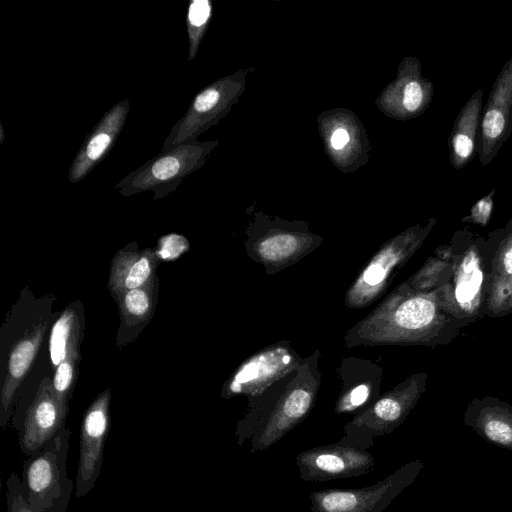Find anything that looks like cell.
<instances>
[{
  "label": "cell",
  "instance_id": "cell-1",
  "mask_svg": "<svg viewBox=\"0 0 512 512\" xmlns=\"http://www.w3.org/2000/svg\"><path fill=\"white\" fill-rule=\"evenodd\" d=\"M449 244L451 270L437 291L445 309L469 325L483 317L492 276L494 239L491 232L485 238L464 228L453 234Z\"/></svg>",
  "mask_w": 512,
  "mask_h": 512
},
{
  "label": "cell",
  "instance_id": "cell-2",
  "mask_svg": "<svg viewBox=\"0 0 512 512\" xmlns=\"http://www.w3.org/2000/svg\"><path fill=\"white\" fill-rule=\"evenodd\" d=\"M70 436L63 428L23 462V490L36 512L69 503L74 488L66 470Z\"/></svg>",
  "mask_w": 512,
  "mask_h": 512
},
{
  "label": "cell",
  "instance_id": "cell-3",
  "mask_svg": "<svg viewBox=\"0 0 512 512\" xmlns=\"http://www.w3.org/2000/svg\"><path fill=\"white\" fill-rule=\"evenodd\" d=\"M423 468V461L417 459L367 487L312 491L310 509L312 512H384Z\"/></svg>",
  "mask_w": 512,
  "mask_h": 512
},
{
  "label": "cell",
  "instance_id": "cell-4",
  "mask_svg": "<svg viewBox=\"0 0 512 512\" xmlns=\"http://www.w3.org/2000/svg\"><path fill=\"white\" fill-rule=\"evenodd\" d=\"M206 154L205 143L189 142L145 162L115 184L120 195L130 196L145 191L153 192V199L173 192L193 171L198 169Z\"/></svg>",
  "mask_w": 512,
  "mask_h": 512
},
{
  "label": "cell",
  "instance_id": "cell-5",
  "mask_svg": "<svg viewBox=\"0 0 512 512\" xmlns=\"http://www.w3.org/2000/svg\"><path fill=\"white\" fill-rule=\"evenodd\" d=\"M426 378L420 374L400 393L378 400L366 414L345 427L338 443L363 450L371 448L376 437L391 433L404 421L425 390Z\"/></svg>",
  "mask_w": 512,
  "mask_h": 512
},
{
  "label": "cell",
  "instance_id": "cell-6",
  "mask_svg": "<svg viewBox=\"0 0 512 512\" xmlns=\"http://www.w3.org/2000/svg\"><path fill=\"white\" fill-rule=\"evenodd\" d=\"M296 465L302 480L324 482L368 474L374 470L376 461L367 450L337 442L300 452Z\"/></svg>",
  "mask_w": 512,
  "mask_h": 512
},
{
  "label": "cell",
  "instance_id": "cell-7",
  "mask_svg": "<svg viewBox=\"0 0 512 512\" xmlns=\"http://www.w3.org/2000/svg\"><path fill=\"white\" fill-rule=\"evenodd\" d=\"M512 133V56L499 72L483 107L478 153L482 166L498 154Z\"/></svg>",
  "mask_w": 512,
  "mask_h": 512
},
{
  "label": "cell",
  "instance_id": "cell-8",
  "mask_svg": "<svg viewBox=\"0 0 512 512\" xmlns=\"http://www.w3.org/2000/svg\"><path fill=\"white\" fill-rule=\"evenodd\" d=\"M110 399V391L105 390L85 411L81 425L76 497H83L89 493L100 475L104 445L110 425Z\"/></svg>",
  "mask_w": 512,
  "mask_h": 512
},
{
  "label": "cell",
  "instance_id": "cell-9",
  "mask_svg": "<svg viewBox=\"0 0 512 512\" xmlns=\"http://www.w3.org/2000/svg\"><path fill=\"white\" fill-rule=\"evenodd\" d=\"M68 406L64 405L53 390L52 380L44 378L32 402L28 405L21 429L19 446L30 456L65 428Z\"/></svg>",
  "mask_w": 512,
  "mask_h": 512
},
{
  "label": "cell",
  "instance_id": "cell-10",
  "mask_svg": "<svg viewBox=\"0 0 512 512\" xmlns=\"http://www.w3.org/2000/svg\"><path fill=\"white\" fill-rule=\"evenodd\" d=\"M130 110L128 98L115 104L86 136L69 169L68 179L74 184L83 180L113 148L125 125Z\"/></svg>",
  "mask_w": 512,
  "mask_h": 512
},
{
  "label": "cell",
  "instance_id": "cell-11",
  "mask_svg": "<svg viewBox=\"0 0 512 512\" xmlns=\"http://www.w3.org/2000/svg\"><path fill=\"white\" fill-rule=\"evenodd\" d=\"M463 422L485 441L512 451V405L487 395L467 405Z\"/></svg>",
  "mask_w": 512,
  "mask_h": 512
},
{
  "label": "cell",
  "instance_id": "cell-12",
  "mask_svg": "<svg viewBox=\"0 0 512 512\" xmlns=\"http://www.w3.org/2000/svg\"><path fill=\"white\" fill-rule=\"evenodd\" d=\"M483 91L478 88L458 113L449 137V158L456 170L464 168L478 152Z\"/></svg>",
  "mask_w": 512,
  "mask_h": 512
},
{
  "label": "cell",
  "instance_id": "cell-13",
  "mask_svg": "<svg viewBox=\"0 0 512 512\" xmlns=\"http://www.w3.org/2000/svg\"><path fill=\"white\" fill-rule=\"evenodd\" d=\"M45 330L46 325L35 327L32 333L19 339L10 352L7 375L1 391L0 425L2 428H5L8 423L14 394L33 363Z\"/></svg>",
  "mask_w": 512,
  "mask_h": 512
},
{
  "label": "cell",
  "instance_id": "cell-14",
  "mask_svg": "<svg viewBox=\"0 0 512 512\" xmlns=\"http://www.w3.org/2000/svg\"><path fill=\"white\" fill-rule=\"evenodd\" d=\"M159 262L152 249L141 251L128 247L119 250L111 264L108 286L111 294L128 291L145 285L155 277Z\"/></svg>",
  "mask_w": 512,
  "mask_h": 512
},
{
  "label": "cell",
  "instance_id": "cell-15",
  "mask_svg": "<svg viewBox=\"0 0 512 512\" xmlns=\"http://www.w3.org/2000/svg\"><path fill=\"white\" fill-rule=\"evenodd\" d=\"M119 305L122 324L127 328L145 325L156 302V276L143 286L113 295Z\"/></svg>",
  "mask_w": 512,
  "mask_h": 512
},
{
  "label": "cell",
  "instance_id": "cell-16",
  "mask_svg": "<svg viewBox=\"0 0 512 512\" xmlns=\"http://www.w3.org/2000/svg\"><path fill=\"white\" fill-rule=\"evenodd\" d=\"M80 327L79 315L70 307L54 323L49 342L50 358L54 367L79 353Z\"/></svg>",
  "mask_w": 512,
  "mask_h": 512
},
{
  "label": "cell",
  "instance_id": "cell-17",
  "mask_svg": "<svg viewBox=\"0 0 512 512\" xmlns=\"http://www.w3.org/2000/svg\"><path fill=\"white\" fill-rule=\"evenodd\" d=\"M451 245L439 246L421 270L414 276L412 285L417 292L428 293L441 287L451 270Z\"/></svg>",
  "mask_w": 512,
  "mask_h": 512
},
{
  "label": "cell",
  "instance_id": "cell-18",
  "mask_svg": "<svg viewBox=\"0 0 512 512\" xmlns=\"http://www.w3.org/2000/svg\"><path fill=\"white\" fill-rule=\"evenodd\" d=\"M494 249L491 278L512 279V218L505 227L491 231Z\"/></svg>",
  "mask_w": 512,
  "mask_h": 512
},
{
  "label": "cell",
  "instance_id": "cell-19",
  "mask_svg": "<svg viewBox=\"0 0 512 512\" xmlns=\"http://www.w3.org/2000/svg\"><path fill=\"white\" fill-rule=\"evenodd\" d=\"M211 14L208 0H193L190 2L187 14V31L189 36L188 60L195 57L202 30L205 28Z\"/></svg>",
  "mask_w": 512,
  "mask_h": 512
},
{
  "label": "cell",
  "instance_id": "cell-20",
  "mask_svg": "<svg viewBox=\"0 0 512 512\" xmlns=\"http://www.w3.org/2000/svg\"><path fill=\"white\" fill-rule=\"evenodd\" d=\"M79 360V353L70 356L56 367L53 376V390L58 399L66 406H68V402L73 392Z\"/></svg>",
  "mask_w": 512,
  "mask_h": 512
},
{
  "label": "cell",
  "instance_id": "cell-21",
  "mask_svg": "<svg viewBox=\"0 0 512 512\" xmlns=\"http://www.w3.org/2000/svg\"><path fill=\"white\" fill-rule=\"evenodd\" d=\"M7 512H36L28 503L21 478L14 472L7 479ZM68 504L55 506L45 512H65Z\"/></svg>",
  "mask_w": 512,
  "mask_h": 512
},
{
  "label": "cell",
  "instance_id": "cell-22",
  "mask_svg": "<svg viewBox=\"0 0 512 512\" xmlns=\"http://www.w3.org/2000/svg\"><path fill=\"white\" fill-rule=\"evenodd\" d=\"M298 249V241L291 235H277L267 238L259 245L263 259L276 261L291 256Z\"/></svg>",
  "mask_w": 512,
  "mask_h": 512
},
{
  "label": "cell",
  "instance_id": "cell-23",
  "mask_svg": "<svg viewBox=\"0 0 512 512\" xmlns=\"http://www.w3.org/2000/svg\"><path fill=\"white\" fill-rule=\"evenodd\" d=\"M496 192V188H492V190L485 195L483 198L479 199L471 208L470 214L461 219L464 223L475 224L481 227H485L488 225L493 206H494V195Z\"/></svg>",
  "mask_w": 512,
  "mask_h": 512
},
{
  "label": "cell",
  "instance_id": "cell-24",
  "mask_svg": "<svg viewBox=\"0 0 512 512\" xmlns=\"http://www.w3.org/2000/svg\"><path fill=\"white\" fill-rule=\"evenodd\" d=\"M189 246L187 239L179 234L165 235L158 241L156 255L160 259L173 260Z\"/></svg>",
  "mask_w": 512,
  "mask_h": 512
},
{
  "label": "cell",
  "instance_id": "cell-25",
  "mask_svg": "<svg viewBox=\"0 0 512 512\" xmlns=\"http://www.w3.org/2000/svg\"><path fill=\"white\" fill-rule=\"evenodd\" d=\"M425 96L423 85L411 80L404 87L402 104L408 112H415L423 105Z\"/></svg>",
  "mask_w": 512,
  "mask_h": 512
},
{
  "label": "cell",
  "instance_id": "cell-26",
  "mask_svg": "<svg viewBox=\"0 0 512 512\" xmlns=\"http://www.w3.org/2000/svg\"><path fill=\"white\" fill-rule=\"evenodd\" d=\"M368 396L369 388L366 385L357 386L351 391L348 404L342 409V411L361 406L366 402Z\"/></svg>",
  "mask_w": 512,
  "mask_h": 512
},
{
  "label": "cell",
  "instance_id": "cell-27",
  "mask_svg": "<svg viewBox=\"0 0 512 512\" xmlns=\"http://www.w3.org/2000/svg\"><path fill=\"white\" fill-rule=\"evenodd\" d=\"M349 141V134L348 132L343 129L339 128L337 129L331 137V145L334 149H341L343 148Z\"/></svg>",
  "mask_w": 512,
  "mask_h": 512
},
{
  "label": "cell",
  "instance_id": "cell-28",
  "mask_svg": "<svg viewBox=\"0 0 512 512\" xmlns=\"http://www.w3.org/2000/svg\"><path fill=\"white\" fill-rule=\"evenodd\" d=\"M512 313V295L509 300L506 302L498 317L507 316Z\"/></svg>",
  "mask_w": 512,
  "mask_h": 512
},
{
  "label": "cell",
  "instance_id": "cell-29",
  "mask_svg": "<svg viewBox=\"0 0 512 512\" xmlns=\"http://www.w3.org/2000/svg\"><path fill=\"white\" fill-rule=\"evenodd\" d=\"M282 361L284 364H288L290 362V356L289 355H284L283 358H282Z\"/></svg>",
  "mask_w": 512,
  "mask_h": 512
},
{
  "label": "cell",
  "instance_id": "cell-30",
  "mask_svg": "<svg viewBox=\"0 0 512 512\" xmlns=\"http://www.w3.org/2000/svg\"><path fill=\"white\" fill-rule=\"evenodd\" d=\"M511 354H512V350H511Z\"/></svg>",
  "mask_w": 512,
  "mask_h": 512
}]
</instances>
